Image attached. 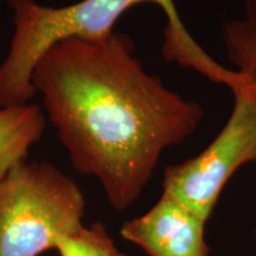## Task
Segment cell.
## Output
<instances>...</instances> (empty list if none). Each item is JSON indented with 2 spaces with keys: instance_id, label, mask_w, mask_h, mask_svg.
<instances>
[{
  "instance_id": "cell-1",
  "label": "cell",
  "mask_w": 256,
  "mask_h": 256,
  "mask_svg": "<svg viewBox=\"0 0 256 256\" xmlns=\"http://www.w3.org/2000/svg\"><path fill=\"white\" fill-rule=\"evenodd\" d=\"M31 81L74 168L98 178L118 211L142 196L162 152L203 120L202 106L147 72L132 38L115 31L54 44Z\"/></svg>"
},
{
  "instance_id": "cell-2",
  "label": "cell",
  "mask_w": 256,
  "mask_h": 256,
  "mask_svg": "<svg viewBox=\"0 0 256 256\" xmlns=\"http://www.w3.org/2000/svg\"><path fill=\"white\" fill-rule=\"evenodd\" d=\"M142 2L158 5L168 18L162 54L168 62L196 70L229 88L238 84V74L214 60L191 37L174 0H82L64 8L44 6L34 0H8L14 10V34L0 63V108L30 102L36 94L32 72L54 44L68 38L107 37L127 10Z\"/></svg>"
},
{
  "instance_id": "cell-3",
  "label": "cell",
  "mask_w": 256,
  "mask_h": 256,
  "mask_svg": "<svg viewBox=\"0 0 256 256\" xmlns=\"http://www.w3.org/2000/svg\"><path fill=\"white\" fill-rule=\"evenodd\" d=\"M86 200L46 162H24L0 179V256H38L83 226Z\"/></svg>"
},
{
  "instance_id": "cell-4",
  "label": "cell",
  "mask_w": 256,
  "mask_h": 256,
  "mask_svg": "<svg viewBox=\"0 0 256 256\" xmlns=\"http://www.w3.org/2000/svg\"><path fill=\"white\" fill-rule=\"evenodd\" d=\"M234 98L232 113L215 140L197 156L164 172L162 192L206 222L232 176L256 162V89Z\"/></svg>"
},
{
  "instance_id": "cell-5",
  "label": "cell",
  "mask_w": 256,
  "mask_h": 256,
  "mask_svg": "<svg viewBox=\"0 0 256 256\" xmlns=\"http://www.w3.org/2000/svg\"><path fill=\"white\" fill-rule=\"evenodd\" d=\"M206 223L188 206L162 192L146 214L124 224L121 235L148 256H210L204 236Z\"/></svg>"
},
{
  "instance_id": "cell-6",
  "label": "cell",
  "mask_w": 256,
  "mask_h": 256,
  "mask_svg": "<svg viewBox=\"0 0 256 256\" xmlns=\"http://www.w3.org/2000/svg\"><path fill=\"white\" fill-rule=\"evenodd\" d=\"M46 124V115L34 104L0 108V179L25 162Z\"/></svg>"
},
{
  "instance_id": "cell-7",
  "label": "cell",
  "mask_w": 256,
  "mask_h": 256,
  "mask_svg": "<svg viewBox=\"0 0 256 256\" xmlns=\"http://www.w3.org/2000/svg\"><path fill=\"white\" fill-rule=\"evenodd\" d=\"M222 36L236 72L256 86V0H247L243 17L224 23Z\"/></svg>"
},
{
  "instance_id": "cell-8",
  "label": "cell",
  "mask_w": 256,
  "mask_h": 256,
  "mask_svg": "<svg viewBox=\"0 0 256 256\" xmlns=\"http://www.w3.org/2000/svg\"><path fill=\"white\" fill-rule=\"evenodd\" d=\"M56 249L60 256H126L116 248L100 223L83 226L78 232L62 236Z\"/></svg>"
}]
</instances>
